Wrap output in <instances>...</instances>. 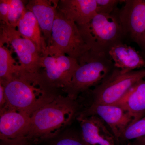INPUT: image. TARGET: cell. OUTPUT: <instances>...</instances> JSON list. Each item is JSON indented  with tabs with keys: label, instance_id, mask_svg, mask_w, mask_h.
<instances>
[{
	"label": "cell",
	"instance_id": "6da1fadb",
	"mask_svg": "<svg viewBox=\"0 0 145 145\" xmlns=\"http://www.w3.org/2000/svg\"><path fill=\"white\" fill-rule=\"evenodd\" d=\"M76 100L59 95L31 115L26 138L33 144L52 140L69 125L78 112Z\"/></svg>",
	"mask_w": 145,
	"mask_h": 145
},
{
	"label": "cell",
	"instance_id": "7a4b0ae2",
	"mask_svg": "<svg viewBox=\"0 0 145 145\" xmlns=\"http://www.w3.org/2000/svg\"><path fill=\"white\" fill-rule=\"evenodd\" d=\"M0 82L4 88L5 107L23 112L31 116L59 95L57 90L49 88L42 82L38 74L22 71L8 80H0Z\"/></svg>",
	"mask_w": 145,
	"mask_h": 145
},
{
	"label": "cell",
	"instance_id": "3957f363",
	"mask_svg": "<svg viewBox=\"0 0 145 145\" xmlns=\"http://www.w3.org/2000/svg\"><path fill=\"white\" fill-rule=\"evenodd\" d=\"M79 66L68 88L67 96L76 100L80 93L102 83L114 70V63L108 54L89 50L78 60Z\"/></svg>",
	"mask_w": 145,
	"mask_h": 145
},
{
	"label": "cell",
	"instance_id": "277c9868",
	"mask_svg": "<svg viewBox=\"0 0 145 145\" xmlns=\"http://www.w3.org/2000/svg\"><path fill=\"white\" fill-rule=\"evenodd\" d=\"M116 12L110 15L97 14L89 22L78 26L90 51L108 54L112 47L124 37Z\"/></svg>",
	"mask_w": 145,
	"mask_h": 145
},
{
	"label": "cell",
	"instance_id": "5b68a950",
	"mask_svg": "<svg viewBox=\"0 0 145 145\" xmlns=\"http://www.w3.org/2000/svg\"><path fill=\"white\" fill-rule=\"evenodd\" d=\"M90 50L78 25L57 9L52 27L51 44L46 54L63 53L78 60Z\"/></svg>",
	"mask_w": 145,
	"mask_h": 145
},
{
	"label": "cell",
	"instance_id": "8992f818",
	"mask_svg": "<svg viewBox=\"0 0 145 145\" xmlns=\"http://www.w3.org/2000/svg\"><path fill=\"white\" fill-rule=\"evenodd\" d=\"M39 78L48 87L65 92L79 66L78 60L60 53H48L42 56Z\"/></svg>",
	"mask_w": 145,
	"mask_h": 145
},
{
	"label": "cell",
	"instance_id": "52a82bcc",
	"mask_svg": "<svg viewBox=\"0 0 145 145\" xmlns=\"http://www.w3.org/2000/svg\"><path fill=\"white\" fill-rule=\"evenodd\" d=\"M145 77V69L125 72L118 69L91 90L96 105H113L118 102L135 83Z\"/></svg>",
	"mask_w": 145,
	"mask_h": 145
},
{
	"label": "cell",
	"instance_id": "ba28073f",
	"mask_svg": "<svg viewBox=\"0 0 145 145\" xmlns=\"http://www.w3.org/2000/svg\"><path fill=\"white\" fill-rule=\"evenodd\" d=\"M0 44H10L15 50L23 70L27 73L37 74L40 70L42 56L36 45L24 38L16 29L1 24Z\"/></svg>",
	"mask_w": 145,
	"mask_h": 145
},
{
	"label": "cell",
	"instance_id": "9c48e42d",
	"mask_svg": "<svg viewBox=\"0 0 145 145\" xmlns=\"http://www.w3.org/2000/svg\"><path fill=\"white\" fill-rule=\"evenodd\" d=\"M117 10V17L124 36L140 45L145 34V0H126Z\"/></svg>",
	"mask_w": 145,
	"mask_h": 145
},
{
	"label": "cell",
	"instance_id": "30bf717a",
	"mask_svg": "<svg viewBox=\"0 0 145 145\" xmlns=\"http://www.w3.org/2000/svg\"><path fill=\"white\" fill-rule=\"evenodd\" d=\"M96 115L108 125L115 140L121 138L125 131L133 123V119L128 112L115 105H96L90 106L80 114L79 117Z\"/></svg>",
	"mask_w": 145,
	"mask_h": 145
},
{
	"label": "cell",
	"instance_id": "8fae6325",
	"mask_svg": "<svg viewBox=\"0 0 145 145\" xmlns=\"http://www.w3.org/2000/svg\"><path fill=\"white\" fill-rule=\"evenodd\" d=\"M31 116L23 112L5 107L1 109V141L26 138L31 124Z\"/></svg>",
	"mask_w": 145,
	"mask_h": 145
},
{
	"label": "cell",
	"instance_id": "7c38bea8",
	"mask_svg": "<svg viewBox=\"0 0 145 145\" xmlns=\"http://www.w3.org/2000/svg\"><path fill=\"white\" fill-rule=\"evenodd\" d=\"M80 137L86 145H115V137L105 122L96 115L78 117Z\"/></svg>",
	"mask_w": 145,
	"mask_h": 145
},
{
	"label": "cell",
	"instance_id": "4fadbf2b",
	"mask_svg": "<svg viewBox=\"0 0 145 145\" xmlns=\"http://www.w3.org/2000/svg\"><path fill=\"white\" fill-rule=\"evenodd\" d=\"M59 1L31 0L25 6L34 14L39 23L48 48L52 41V27L57 10Z\"/></svg>",
	"mask_w": 145,
	"mask_h": 145
},
{
	"label": "cell",
	"instance_id": "5bb4252c",
	"mask_svg": "<svg viewBox=\"0 0 145 145\" xmlns=\"http://www.w3.org/2000/svg\"><path fill=\"white\" fill-rule=\"evenodd\" d=\"M57 9L78 26L88 24L97 14L96 0H61Z\"/></svg>",
	"mask_w": 145,
	"mask_h": 145
},
{
	"label": "cell",
	"instance_id": "9a60e30c",
	"mask_svg": "<svg viewBox=\"0 0 145 145\" xmlns=\"http://www.w3.org/2000/svg\"><path fill=\"white\" fill-rule=\"evenodd\" d=\"M108 55L114 67L127 72L145 67V59L135 48L123 43H118L112 47Z\"/></svg>",
	"mask_w": 145,
	"mask_h": 145
},
{
	"label": "cell",
	"instance_id": "2e32d148",
	"mask_svg": "<svg viewBox=\"0 0 145 145\" xmlns=\"http://www.w3.org/2000/svg\"><path fill=\"white\" fill-rule=\"evenodd\" d=\"M115 105L129 113L133 123L145 115V80L135 83Z\"/></svg>",
	"mask_w": 145,
	"mask_h": 145
},
{
	"label": "cell",
	"instance_id": "e0dca14e",
	"mask_svg": "<svg viewBox=\"0 0 145 145\" xmlns=\"http://www.w3.org/2000/svg\"><path fill=\"white\" fill-rule=\"evenodd\" d=\"M18 30L24 38L31 40L36 45L42 56L46 53L48 46L39 23L34 14L27 9L19 21Z\"/></svg>",
	"mask_w": 145,
	"mask_h": 145
},
{
	"label": "cell",
	"instance_id": "ac0fdd59",
	"mask_svg": "<svg viewBox=\"0 0 145 145\" xmlns=\"http://www.w3.org/2000/svg\"><path fill=\"white\" fill-rule=\"evenodd\" d=\"M23 71L20 65L17 64L7 48L0 44V80L5 82L21 71Z\"/></svg>",
	"mask_w": 145,
	"mask_h": 145
},
{
	"label": "cell",
	"instance_id": "d6986e66",
	"mask_svg": "<svg viewBox=\"0 0 145 145\" xmlns=\"http://www.w3.org/2000/svg\"><path fill=\"white\" fill-rule=\"evenodd\" d=\"M27 9L23 2L21 0H9L8 22L10 27L16 29L19 21Z\"/></svg>",
	"mask_w": 145,
	"mask_h": 145
},
{
	"label": "cell",
	"instance_id": "ffe728a7",
	"mask_svg": "<svg viewBox=\"0 0 145 145\" xmlns=\"http://www.w3.org/2000/svg\"><path fill=\"white\" fill-rule=\"evenodd\" d=\"M145 135V115L130 125L125 131L121 139L135 140Z\"/></svg>",
	"mask_w": 145,
	"mask_h": 145
},
{
	"label": "cell",
	"instance_id": "44dd1931",
	"mask_svg": "<svg viewBox=\"0 0 145 145\" xmlns=\"http://www.w3.org/2000/svg\"><path fill=\"white\" fill-rule=\"evenodd\" d=\"M50 145H86L80 136L69 133L59 135L52 139Z\"/></svg>",
	"mask_w": 145,
	"mask_h": 145
},
{
	"label": "cell",
	"instance_id": "7402d4cb",
	"mask_svg": "<svg viewBox=\"0 0 145 145\" xmlns=\"http://www.w3.org/2000/svg\"><path fill=\"white\" fill-rule=\"evenodd\" d=\"M97 14L110 15L117 10V5L121 1L118 0H96Z\"/></svg>",
	"mask_w": 145,
	"mask_h": 145
},
{
	"label": "cell",
	"instance_id": "603a6c76",
	"mask_svg": "<svg viewBox=\"0 0 145 145\" xmlns=\"http://www.w3.org/2000/svg\"><path fill=\"white\" fill-rule=\"evenodd\" d=\"M9 0L0 1V19L2 24L10 26L8 22Z\"/></svg>",
	"mask_w": 145,
	"mask_h": 145
},
{
	"label": "cell",
	"instance_id": "cb8c5ba5",
	"mask_svg": "<svg viewBox=\"0 0 145 145\" xmlns=\"http://www.w3.org/2000/svg\"><path fill=\"white\" fill-rule=\"evenodd\" d=\"M33 144L27 138H24L11 141H1V145H32Z\"/></svg>",
	"mask_w": 145,
	"mask_h": 145
},
{
	"label": "cell",
	"instance_id": "d4e9b609",
	"mask_svg": "<svg viewBox=\"0 0 145 145\" xmlns=\"http://www.w3.org/2000/svg\"><path fill=\"white\" fill-rule=\"evenodd\" d=\"M7 105L4 88L1 83L0 82V108H3Z\"/></svg>",
	"mask_w": 145,
	"mask_h": 145
},
{
	"label": "cell",
	"instance_id": "484cf974",
	"mask_svg": "<svg viewBox=\"0 0 145 145\" xmlns=\"http://www.w3.org/2000/svg\"><path fill=\"white\" fill-rule=\"evenodd\" d=\"M133 143L136 145H145V135L134 140Z\"/></svg>",
	"mask_w": 145,
	"mask_h": 145
},
{
	"label": "cell",
	"instance_id": "4316f807",
	"mask_svg": "<svg viewBox=\"0 0 145 145\" xmlns=\"http://www.w3.org/2000/svg\"><path fill=\"white\" fill-rule=\"evenodd\" d=\"M140 46V47L142 48L145 51V34L143 36V39H142Z\"/></svg>",
	"mask_w": 145,
	"mask_h": 145
},
{
	"label": "cell",
	"instance_id": "83f0119b",
	"mask_svg": "<svg viewBox=\"0 0 145 145\" xmlns=\"http://www.w3.org/2000/svg\"><path fill=\"white\" fill-rule=\"evenodd\" d=\"M142 54L143 57H144V59H145V52H143V53H142Z\"/></svg>",
	"mask_w": 145,
	"mask_h": 145
},
{
	"label": "cell",
	"instance_id": "f1b7e54d",
	"mask_svg": "<svg viewBox=\"0 0 145 145\" xmlns=\"http://www.w3.org/2000/svg\"><path fill=\"white\" fill-rule=\"evenodd\" d=\"M128 145H136L133 144V143H132V144H129Z\"/></svg>",
	"mask_w": 145,
	"mask_h": 145
}]
</instances>
